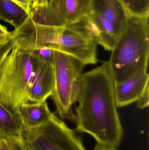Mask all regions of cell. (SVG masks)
Here are the masks:
<instances>
[{
  "label": "cell",
  "instance_id": "cell-1",
  "mask_svg": "<svg viewBox=\"0 0 149 150\" xmlns=\"http://www.w3.org/2000/svg\"><path fill=\"white\" fill-rule=\"evenodd\" d=\"M115 84L107 62L82 74L75 108V130L97 143L117 149L123 130L117 111Z\"/></svg>",
  "mask_w": 149,
  "mask_h": 150
},
{
  "label": "cell",
  "instance_id": "cell-2",
  "mask_svg": "<svg viewBox=\"0 0 149 150\" xmlns=\"http://www.w3.org/2000/svg\"><path fill=\"white\" fill-rule=\"evenodd\" d=\"M149 16L130 15L126 29L112 49L107 61L115 84L141 70L148 69L149 54Z\"/></svg>",
  "mask_w": 149,
  "mask_h": 150
},
{
  "label": "cell",
  "instance_id": "cell-3",
  "mask_svg": "<svg viewBox=\"0 0 149 150\" xmlns=\"http://www.w3.org/2000/svg\"><path fill=\"white\" fill-rule=\"evenodd\" d=\"M33 59L31 51L14 47L0 67V102L11 112L27 103L32 75Z\"/></svg>",
  "mask_w": 149,
  "mask_h": 150
},
{
  "label": "cell",
  "instance_id": "cell-4",
  "mask_svg": "<svg viewBox=\"0 0 149 150\" xmlns=\"http://www.w3.org/2000/svg\"><path fill=\"white\" fill-rule=\"evenodd\" d=\"M53 66L55 88L50 97L60 118L75 122L72 107L78 100L80 82L85 65L71 55L55 51Z\"/></svg>",
  "mask_w": 149,
  "mask_h": 150
},
{
  "label": "cell",
  "instance_id": "cell-5",
  "mask_svg": "<svg viewBox=\"0 0 149 150\" xmlns=\"http://www.w3.org/2000/svg\"><path fill=\"white\" fill-rule=\"evenodd\" d=\"M129 16L119 0H92L87 28L98 45L111 51L126 29Z\"/></svg>",
  "mask_w": 149,
  "mask_h": 150
},
{
  "label": "cell",
  "instance_id": "cell-6",
  "mask_svg": "<svg viewBox=\"0 0 149 150\" xmlns=\"http://www.w3.org/2000/svg\"><path fill=\"white\" fill-rule=\"evenodd\" d=\"M22 137L30 150H86L81 136L52 112L43 125L24 127Z\"/></svg>",
  "mask_w": 149,
  "mask_h": 150
},
{
  "label": "cell",
  "instance_id": "cell-7",
  "mask_svg": "<svg viewBox=\"0 0 149 150\" xmlns=\"http://www.w3.org/2000/svg\"><path fill=\"white\" fill-rule=\"evenodd\" d=\"M97 45L84 18L78 23L64 26L54 50L71 55L85 66L98 62Z\"/></svg>",
  "mask_w": 149,
  "mask_h": 150
},
{
  "label": "cell",
  "instance_id": "cell-8",
  "mask_svg": "<svg viewBox=\"0 0 149 150\" xmlns=\"http://www.w3.org/2000/svg\"><path fill=\"white\" fill-rule=\"evenodd\" d=\"M92 8V0H48L34 10L44 21L64 26L81 21L91 14Z\"/></svg>",
  "mask_w": 149,
  "mask_h": 150
},
{
  "label": "cell",
  "instance_id": "cell-9",
  "mask_svg": "<svg viewBox=\"0 0 149 150\" xmlns=\"http://www.w3.org/2000/svg\"><path fill=\"white\" fill-rule=\"evenodd\" d=\"M31 52L33 68L28 87L27 103H36L46 100L51 96L55 88V73L53 62Z\"/></svg>",
  "mask_w": 149,
  "mask_h": 150
},
{
  "label": "cell",
  "instance_id": "cell-10",
  "mask_svg": "<svg viewBox=\"0 0 149 150\" xmlns=\"http://www.w3.org/2000/svg\"><path fill=\"white\" fill-rule=\"evenodd\" d=\"M144 69L120 83L115 84V93L117 108L123 107L137 101L149 85V75Z\"/></svg>",
  "mask_w": 149,
  "mask_h": 150
},
{
  "label": "cell",
  "instance_id": "cell-11",
  "mask_svg": "<svg viewBox=\"0 0 149 150\" xmlns=\"http://www.w3.org/2000/svg\"><path fill=\"white\" fill-rule=\"evenodd\" d=\"M17 112L26 128L43 125L49 120L52 113L46 100L36 103H24L19 107Z\"/></svg>",
  "mask_w": 149,
  "mask_h": 150
},
{
  "label": "cell",
  "instance_id": "cell-12",
  "mask_svg": "<svg viewBox=\"0 0 149 150\" xmlns=\"http://www.w3.org/2000/svg\"><path fill=\"white\" fill-rule=\"evenodd\" d=\"M24 128L18 112H11L0 102V138L20 136Z\"/></svg>",
  "mask_w": 149,
  "mask_h": 150
},
{
  "label": "cell",
  "instance_id": "cell-13",
  "mask_svg": "<svg viewBox=\"0 0 149 150\" xmlns=\"http://www.w3.org/2000/svg\"><path fill=\"white\" fill-rule=\"evenodd\" d=\"M29 16V14L15 2L0 0V20L10 24L15 29L22 24Z\"/></svg>",
  "mask_w": 149,
  "mask_h": 150
},
{
  "label": "cell",
  "instance_id": "cell-14",
  "mask_svg": "<svg viewBox=\"0 0 149 150\" xmlns=\"http://www.w3.org/2000/svg\"><path fill=\"white\" fill-rule=\"evenodd\" d=\"M129 15L137 16H149V0H121Z\"/></svg>",
  "mask_w": 149,
  "mask_h": 150
},
{
  "label": "cell",
  "instance_id": "cell-15",
  "mask_svg": "<svg viewBox=\"0 0 149 150\" xmlns=\"http://www.w3.org/2000/svg\"><path fill=\"white\" fill-rule=\"evenodd\" d=\"M14 47L11 38L7 41L0 43V67Z\"/></svg>",
  "mask_w": 149,
  "mask_h": 150
},
{
  "label": "cell",
  "instance_id": "cell-16",
  "mask_svg": "<svg viewBox=\"0 0 149 150\" xmlns=\"http://www.w3.org/2000/svg\"><path fill=\"white\" fill-rule=\"evenodd\" d=\"M10 150H24V142L22 135L17 137H10L6 139Z\"/></svg>",
  "mask_w": 149,
  "mask_h": 150
},
{
  "label": "cell",
  "instance_id": "cell-17",
  "mask_svg": "<svg viewBox=\"0 0 149 150\" xmlns=\"http://www.w3.org/2000/svg\"><path fill=\"white\" fill-rule=\"evenodd\" d=\"M149 85L146 86L139 99L137 100V107L140 109H144L148 107L149 103Z\"/></svg>",
  "mask_w": 149,
  "mask_h": 150
},
{
  "label": "cell",
  "instance_id": "cell-18",
  "mask_svg": "<svg viewBox=\"0 0 149 150\" xmlns=\"http://www.w3.org/2000/svg\"><path fill=\"white\" fill-rule=\"evenodd\" d=\"M11 32L8 31L7 27L0 24V43H2L10 39L11 38Z\"/></svg>",
  "mask_w": 149,
  "mask_h": 150
},
{
  "label": "cell",
  "instance_id": "cell-19",
  "mask_svg": "<svg viewBox=\"0 0 149 150\" xmlns=\"http://www.w3.org/2000/svg\"><path fill=\"white\" fill-rule=\"evenodd\" d=\"M21 6L29 16L31 11V4L30 0H11Z\"/></svg>",
  "mask_w": 149,
  "mask_h": 150
},
{
  "label": "cell",
  "instance_id": "cell-20",
  "mask_svg": "<svg viewBox=\"0 0 149 150\" xmlns=\"http://www.w3.org/2000/svg\"><path fill=\"white\" fill-rule=\"evenodd\" d=\"M0 150H10L6 139L0 138Z\"/></svg>",
  "mask_w": 149,
  "mask_h": 150
},
{
  "label": "cell",
  "instance_id": "cell-21",
  "mask_svg": "<svg viewBox=\"0 0 149 150\" xmlns=\"http://www.w3.org/2000/svg\"><path fill=\"white\" fill-rule=\"evenodd\" d=\"M93 150H117V149L114 148L108 147V146L97 143Z\"/></svg>",
  "mask_w": 149,
  "mask_h": 150
},
{
  "label": "cell",
  "instance_id": "cell-22",
  "mask_svg": "<svg viewBox=\"0 0 149 150\" xmlns=\"http://www.w3.org/2000/svg\"><path fill=\"white\" fill-rule=\"evenodd\" d=\"M47 1H48V0H30L31 8L43 3Z\"/></svg>",
  "mask_w": 149,
  "mask_h": 150
},
{
  "label": "cell",
  "instance_id": "cell-23",
  "mask_svg": "<svg viewBox=\"0 0 149 150\" xmlns=\"http://www.w3.org/2000/svg\"><path fill=\"white\" fill-rule=\"evenodd\" d=\"M24 150H30L28 148H27V146L25 145V144H24Z\"/></svg>",
  "mask_w": 149,
  "mask_h": 150
},
{
  "label": "cell",
  "instance_id": "cell-24",
  "mask_svg": "<svg viewBox=\"0 0 149 150\" xmlns=\"http://www.w3.org/2000/svg\"><path fill=\"white\" fill-rule=\"evenodd\" d=\"M119 1H120V2L122 4V2L121 0H119ZM122 5H123V4H122Z\"/></svg>",
  "mask_w": 149,
  "mask_h": 150
}]
</instances>
